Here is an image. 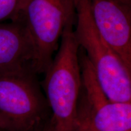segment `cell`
I'll return each mask as SVG.
<instances>
[{
  "label": "cell",
  "mask_w": 131,
  "mask_h": 131,
  "mask_svg": "<svg viewBox=\"0 0 131 131\" xmlns=\"http://www.w3.org/2000/svg\"><path fill=\"white\" fill-rule=\"evenodd\" d=\"M74 34L106 96L115 102H131V70L101 38L95 27L89 0H75Z\"/></svg>",
  "instance_id": "7a4b0ae2"
},
{
  "label": "cell",
  "mask_w": 131,
  "mask_h": 131,
  "mask_svg": "<svg viewBox=\"0 0 131 131\" xmlns=\"http://www.w3.org/2000/svg\"><path fill=\"white\" fill-rule=\"evenodd\" d=\"M50 131H53V127H52V126L51 123H50Z\"/></svg>",
  "instance_id": "4fadbf2b"
},
{
  "label": "cell",
  "mask_w": 131,
  "mask_h": 131,
  "mask_svg": "<svg viewBox=\"0 0 131 131\" xmlns=\"http://www.w3.org/2000/svg\"><path fill=\"white\" fill-rule=\"evenodd\" d=\"M75 21L66 26L56 55L45 73L43 87L52 112L53 131H74L76 126L82 80Z\"/></svg>",
  "instance_id": "6da1fadb"
},
{
  "label": "cell",
  "mask_w": 131,
  "mask_h": 131,
  "mask_svg": "<svg viewBox=\"0 0 131 131\" xmlns=\"http://www.w3.org/2000/svg\"><path fill=\"white\" fill-rule=\"evenodd\" d=\"M43 131H50V124L43 127Z\"/></svg>",
  "instance_id": "30bf717a"
},
{
  "label": "cell",
  "mask_w": 131,
  "mask_h": 131,
  "mask_svg": "<svg viewBox=\"0 0 131 131\" xmlns=\"http://www.w3.org/2000/svg\"><path fill=\"white\" fill-rule=\"evenodd\" d=\"M118 1H122V2L127 3V4H131V0H118Z\"/></svg>",
  "instance_id": "8fae6325"
},
{
  "label": "cell",
  "mask_w": 131,
  "mask_h": 131,
  "mask_svg": "<svg viewBox=\"0 0 131 131\" xmlns=\"http://www.w3.org/2000/svg\"><path fill=\"white\" fill-rule=\"evenodd\" d=\"M34 131H43V128H41V127H39Z\"/></svg>",
  "instance_id": "7c38bea8"
},
{
  "label": "cell",
  "mask_w": 131,
  "mask_h": 131,
  "mask_svg": "<svg viewBox=\"0 0 131 131\" xmlns=\"http://www.w3.org/2000/svg\"><path fill=\"white\" fill-rule=\"evenodd\" d=\"M74 131H95L91 123L89 109L82 93L78 102L77 118Z\"/></svg>",
  "instance_id": "9c48e42d"
},
{
  "label": "cell",
  "mask_w": 131,
  "mask_h": 131,
  "mask_svg": "<svg viewBox=\"0 0 131 131\" xmlns=\"http://www.w3.org/2000/svg\"><path fill=\"white\" fill-rule=\"evenodd\" d=\"M37 50L35 70L45 73L69 21L76 20L75 0H27L19 14Z\"/></svg>",
  "instance_id": "277c9868"
},
{
  "label": "cell",
  "mask_w": 131,
  "mask_h": 131,
  "mask_svg": "<svg viewBox=\"0 0 131 131\" xmlns=\"http://www.w3.org/2000/svg\"><path fill=\"white\" fill-rule=\"evenodd\" d=\"M36 61L35 43L21 16L0 23V74L25 69L36 72Z\"/></svg>",
  "instance_id": "52a82bcc"
},
{
  "label": "cell",
  "mask_w": 131,
  "mask_h": 131,
  "mask_svg": "<svg viewBox=\"0 0 131 131\" xmlns=\"http://www.w3.org/2000/svg\"><path fill=\"white\" fill-rule=\"evenodd\" d=\"M37 73L25 69L0 74V130L34 131L45 116Z\"/></svg>",
  "instance_id": "3957f363"
},
{
  "label": "cell",
  "mask_w": 131,
  "mask_h": 131,
  "mask_svg": "<svg viewBox=\"0 0 131 131\" xmlns=\"http://www.w3.org/2000/svg\"><path fill=\"white\" fill-rule=\"evenodd\" d=\"M81 92L95 131H131V102L112 101L103 91L84 50L79 48Z\"/></svg>",
  "instance_id": "5b68a950"
},
{
  "label": "cell",
  "mask_w": 131,
  "mask_h": 131,
  "mask_svg": "<svg viewBox=\"0 0 131 131\" xmlns=\"http://www.w3.org/2000/svg\"><path fill=\"white\" fill-rule=\"evenodd\" d=\"M27 0H0V23L16 19Z\"/></svg>",
  "instance_id": "ba28073f"
},
{
  "label": "cell",
  "mask_w": 131,
  "mask_h": 131,
  "mask_svg": "<svg viewBox=\"0 0 131 131\" xmlns=\"http://www.w3.org/2000/svg\"><path fill=\"white\" fill-rule=\"evenodd\" d=\"M89 6L101 38L131 70V4L118 0H89Z\"/></svg>",
  "instance_id": "8992f818"
}]
</instances>
